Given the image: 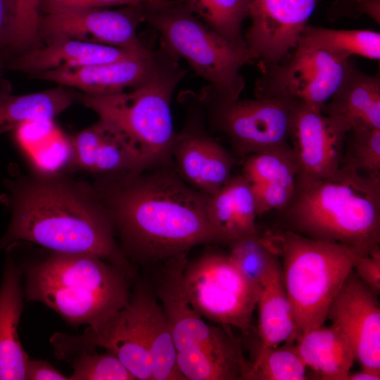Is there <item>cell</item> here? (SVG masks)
<instances>
[{"label":"cell","mask_w":380,"mask_h":380,"mask_svg":"<svg viewBox=\"0 0 380 380\" xmlns=\"http://www.w3.org/2000/svg\"><path fill=\"white\" fill-rule=\"evenodd\" d=\"M15 17V0H0V50L8 48Z\"/></svg>","instance_id":"f35d334b"},{"label":"cell","mask_w":380,"mask_h":380,"mask_svg":"<svg viewBox=\"0 0 380 380\" xmlns=\"http://www.w3.org/2000/svg\"><path fill=\"white\" fill-rule=\"evenodd\" d=\"M44 42V45L14 57L8 67L32 75L56 68L112 63L139 56L123 49L68 37H53Z\"/></svg>","instance_id":"ffe728a7"},{"label":"cell","mask_w":380,"mask_h":380,"mask_svg":"<svg viewBox=\"0 0 380 380\" xmlns=\"http://www.w3.org/2000/svg\"><path fill=\"white\" fill-rule=\"evenodd\" d=\"M241 175L250 184L258 214L281 210L293 194L298 175L289 143L245 157Z\"/></svg>","instance_id":"d6986e66"},{"label":"cell","mask_w":380,"mask_h":380,"mask_svg":"<svg viewBox=\"0 0 380 380\" xmlns=\"http://www.w3.org/2000/svg\"><path fill=\"white\" fill-rule=\"evenodd\" d=\"M189 111L185 126L177 133L171 162L178 175L190 186L211 195L227 182L232 175L236 157L217 139L207 134L203 116L198 109Z\"/></svg>","instance_id":"5bb4252c"},{"label":"cell","mask_w":380,"mask_h":380,"mask_svg":"<svg viewBox=\"0 0 380 380\" xmlns=\"http://www.w3.org/2000/svg\"><path fill=\"white\" fill-rule=\"evenodd\" d=\"M318 0H248L251 25L243 34L258 65L281 63L298 46Z\"/></svg>","instance_id":"4fadbf2b"},{"label":"cell","mask_w":380,"mask_h":380,"mask_svg":"<svg viewBox=\"0 0 380 380\" xmlns=\"http://www.w3.org/2000/svg\"><path fill=\"white\" fill-rule=\"evenodd\" d=\"M144 6L119 10L104 8H59L40 16L39 35L44 41L68 37L86 42L127 50L144 58L156 51L148 48L137 34L144 21Z\"/></svg>","instance_id":"8fae6325"},{"label":"cell","mask_w":380,"mask_h":380,"mask_svg":"<svg viewBox=\"0 0 380 380\" xmlns=\"http://www.w3.org/2000/svg\"><path fill=\"white\" fill-rule=\"evenodd\" d=\"M182 286L203 318L243 332L250 328L260 288L243 276L228 253L210 251L187 260Z\"/></svg>","instance_id":"9c48e42d"},{"label":"cell","mask_w":380,"mask_h":380,"mask_svg":"<svg viewBox=\"0 0 380 380\" xmlns=\"http://www.w3.org/2000/svg\"><path fill=\"white\" fill-rule=\"evenodd\" d=\"M348 131L341 120L298 102L289 137L298 167V177L320 179L336 173Z\"/></svg>","instance_id":"9a60e30c"},{"label":"cell","mask_w":380,"mask_h":380,"mask_svg":"<svg viewBox=\"0 0 380 380\" xmlns=\"http://www.w3.org/2000/svg\"><path fill=\"white\" fill-rule=\"evenodd\" d=\"M350 59L298 44L285 61L260 66L255 98H284L322 110L342 82Z\"/></svg>","instance_id":"30bf717a"},{"label":"cell","mask_w":380,"mask_h":380,"mask_svg":"<svg viewBox=\"0 0 380 380\" xmlns=\"http://www.w3.org/2000/svg\"><path fill=\"white\" fill-rule=\"evenodd\" d=\"M307 368L325 380H347L355 360L346 336L336 326L324 324L308 329L293 341Z\"/></svg>","instance_id":"cb8c5ba5"},{"label":"cell","mask_w":380,"mask_h":380,"mask_svg":"<svg viewBox=\"0 0 380 380\" xmlns=\"http://www.w3.org/2000/svg\"><path fill=\"white\" fill-rule=\"evenodd\" d=\"M278 212L287 230L369 251L380 243V174L340 167L327 177H297L292 197Z\"/></svg>","instance_id":"3957f363"},{"label":"cell","mask_w":380,"mask_h":380,"mask_svg":"<svg viewBox=\"0 0 380 380\" xmlns=\"http://www.w3.org/2000/svg\"><path fill=\"white\" fill-rule=\"evenodd\" d=\"M353 272L376 294L380 293V247L360 253L355 262Z\"/></svg>","instance_id":"d590c367"},{"label":"cell","mask_w":380,"mask_h":380,"mask_svg":"<svg viewBox=\"0 0 380 380\" xmlns=\"http://www.w3.org/2000/svg\"><path fill=\"white\" fill-rule=\"evenodd\" d=\"M158 50L153 56L133 57L122 61L67 67L31 75L32 78L76 88L84 94L104 96L133 88L146 80L155 69Z\"/></svg>","instance_id":"ac0fdd59"},{"label":"cell","mask_w":380,"mask_h":380,"mask_svg":"<svg viewBox=\"0 0 380 380\" xmlns=\"http://www.w3.org/2000/svg\"><path fill=\"white\" fill-rule=\"evenodd\" d=\"M380 379V372L374 371L367 368L361 367V369L351 372L348 375L347 380H379Z\"/></svg>","instance_id":"b9f144b4"},{"label":"cell","mask_w":380,"mask_h":380,"mask_svg":"<svg viewBox=\"0 0 380 380\" xmlns=\"http://www.w3.org/2000/svg\"><path fill=\"white\" fill-rule=\"evenodd\" d=\"M63 86L24 95L0 91V134L35 121L53 120L75 98Z\"/></svg>","instance_id":"4316f807"},{"label":"cell","mask_w":380,"mask_h":380,"mask_svg":"<svg viewBox=\"0 0 380 380\" xmlns=\"http://www.w3.org/2000/svg\"><path fill=\"white\" fill-rule=\"evenodd\" d=\"M187 260L184 254L162 263L153 287L170 323L177 351L205 348L242 355L230 327L207 324L186 300L182 277Z\"/></svg>","instance_id":"7c38bea8"},{"label":"cell","mask_w":380,"mask_h":380,"mask_svg":"<svg viewBox=\"0 0 380 380\" xmlns=\"http://www.w3.org/2000/svg\"><path fill=\"white\" fill-rule=\"evenodd\" d=\"M26 380H70L49 362L30 359L25 371Z\"/></svg>","instance_id":"74e56055"},{"label":"cell","mask_w":380,"mask_h":380,"mask_svg":"<svg viewBox=\"0 0 380 380\" xmlns=\"http://www.w3.org/2000/svg\"><path fill=\"white\" fill-rule=\"evenodd\" d=\"M256 307L261 343L259 350L295 341L297 329L284 287L279 258L260 286Z\"/></svg>","instance_id":"484cf974"},{"label":"cell","mask_w":380,"mask_h":380,"mask_svg":"<svg viewBox=\"0 0 380 380\" xmlns=\"http://www.w3.org/2000/svg\"><path fill=\"white\" fill-rule=\"evenodd\" d=\"M340 167L365 175L380 174V129L349 130L345 137Z\"/></svg>","instance_id":"d6a6232c"},{"label":"cell","mask_w":380,"mask_h":380,"mask_svg":"<svg viewBox=\"0 0 380 380\" xmlns=\"http://www.w3.org/2000/svg\"><path fill=\"white\" fill-rule=\"evenodd\" d=\"M355 0H334L331 8V18L355 13Z\"/></svg>","instance_id":"60d3db41"},{"label":"cell","mask_w":380,"mask_h":380,"mask_svg":"<svg viewBox=\"0 0 380 380\" xmlns=\"http://www.w3.org/2000/svg\"><path fill=\"white\" fill-rule=\"evenodd\" d=\"M42 0H15V17L8 48L23 53L41 46L39 11Z\"/></svg>","instance_id":"e575fe53"},{"label":"cell","mask_w":380,"mask_h":380,"mask_svg":"<svg viewBox=\"0 0 380 380\" xmlns=\"http://www.w3.org/2000/svg\"><path fill=\"white\" fill-rule=\"evenodd\" d=\"M6 186L4 201L11 218L0 248L23 241L51 252L91 255L135 277L92 184L64 173L34 172L8 181Z\"/></svg>","instance_id":"7a4b0ae2"},{"label":"cell","mask_w":380,"mask_h":380,"mask_svg":"<svg viewBox=\"0 0 380 380\" xmlns=\"http://www.w3.org/2000/svg\"><path fill=\"white\" fill-rule=\"evenodd\" d=\"M207 215L228 246L239 239L258 234L254 196L249 183L241 175H233L208 196Z\"/></svg>","instance_id":"603a6c76"},{"label":"cell","mask_w":380,"mask_h":380,"mask_svg":"<svg viewBox=\"0 0 380 380\" xmlns=\"http://www.w3.org/2000/svg\"><path fill=\"white\" fill-rule=\"evenodd\" d=\"M176 362L186 380L243 379L248 367L243 355L205 348L177 351Z\"/></svg>","instance_id":"f1b7e54d"},{"label":"cell","mask_w":380,"mask_h":380,"mask_svg":"<svg viewBox=\"0 0 380 380\" xmlns=\"http://www.w3.org/2000/svg\"><path fill=\"white\" fill-rule=\"evenodd\" d=\"M229 257L252 284L261 286L272 265L279 258L268 235L248 236L234 241L229 245Z\"/></svg>","instance_id":"1f68e13d"},{"label":"cell","mask_w":380,"mask_h":380,"mask_svg":"<svg viewBox=\"0 0 380 380\" xmlns=\"http://www.w3.org/2000/svg\"><path fill=\"white\" fill-rule=\"evenodd\" d=\"M67 361L71 362L73 369L70 380H135L122 363L107 351L82 350Z\"/></svg>","instance_id":"836d02e7"},{"label":"cell","mask_w":380,"mask_h":380,"mask_svg":"<svg viewBox=\"0 0 380 380\" xmlns=\"http://www.w3.org/2000/svg\"><path fill=\"white\" fill-rule=\"evenodd\" d=\"M165 0H42L44 12L59 8H105L113 6H139L160 3Z\"/></svg>","instance_id":"8d00e7d4"},{"label":"cell","mask_w":380,"mask_h":380,"mask_svg":"<svg viewBox=\"0 0 380 380\" xmlns=\"http://www.w3.org/2000/svg\"><path fill=\"white\" fill-rule=\"evenodd\" d=\"M268 236L280 259L298 337L324 324L331 302L353 271L357 256L365 252L287 229Z\"/></svg>","instance_id":"8992f818"},{"label":"cell","mask_w":380,"mask_h":380,"mask_svg":"<svg viewBox=\"0 0 380 380\" xmlns=\"http://www.w3.org/2000/svg\"><path fill=\"white\" fill-rule=\"evenodd\" d=\"M356 14H365L377 24H380V0H369L355 6Z\"/></svg>","instance_id":"ab89813d"},{"label":"cell","mask_w":380,"mask_h":380,"mask_svg":"<svg viewBox=\"0 0 380 380\" xmlns=\"http://www.w3.org/2000/svg\"><path fill=\"white\" fill-rule=\"evenodd\" d=\"M92 186L127 258L162 264L201 245H227L207 215L208 196L187 184L172 162L97 176Z\"/></svg>","instance_id":"6da1fadb"},{"label":"cell","mask_w":380,"mask_h":380,"mask_svg":"<svg viewBox=\"0 0 380 380\" xmlns=\"http://www.w3.org/2000/svg\"><path fill=\"white\" fill-rule=\"evenodd\" d=\"M22 268L6 259L0 284V380H24L30 359L18 336L23 309Z\"/></svg>","instance_id":"44dd1931"},{"label":"cell","mask_w":380,"mask_h":380,"mask_svg":"<svg viewBox=\"0 0 380 380\" xmlns=\"http://www.w3.org/2000/svg\"><path fill=\"white\" fill-rule=\"evenodd\" d=\"M133 291L139 303L153 380H186L178 370L171 327L153 287L139 281Z\"/></svg>","instance_id":"d4e9b609"},{"label":"cell","mask_w":380,"mask_h":380,"mask_svg":"<svg viewBox=\"0 0 380 380\" xmlns=\"http://www.w3.org/2000/svg\"><path fill=\"white\" fill-rule=\"evenodd\" d=\"M23 272L27 300L44 304L73 326L98 327L125 306L131 296L132 279L91 255L50 251Z\"/></svg>","instance_id":"277c9868"},{"label":"cell","mask_w":380,"mask_h":380,"mask_svg":"<svg viewBox=\"0 0 380 380\" xmlns=\"http://www.w3.org/2000/svg\"><path fill=\"white\" fill-rule=\"evenodd\" d=\"M184 74L179 61L159 49L152 73L130 91L104 96L82 93L75 98L122 134L147 166L170 163L177 135L171 100Z\"/></svg>","instance_id":"5b68a950"},{"label":"cell","mask_w":380,"mask_h":380,"mask_svg":"<svg viewBox=\"0 0 380 380\" xmlns=\"http://www.w3.org/2000/svg\"><path fill=\"white\" fill-rule=\"evenodd\" d=\"M322 113L345 123L349 130L380 129V78L365 74L350 61L345 76Z\"/></svg>","instance_id":"7402d4cb"},{"label":"cell","mask_w":380,"mask_h":380,"mask_svg":"<svg viewBox=\"0 0 380 380\" xmlns=\"http://www.w3.org/2000/svg\"><path fill=\"white\" fill-rule=\"evenodd\" d=\"M307 367L298 354L293 341L281 347L259 350L255 360L248 364L243 379L305 380Z\"/></svg>","instance_id":"4dcf8cb0"},{"label":"cell","mask_w":380,"mask_h":380,"mask_svg":"<svg viewBox=\"0 0 380 380\" xmlns=\"http://www.w3.org/2000/svg\"><path fill=\"white\" fill-rule=\"evenodd\" d=\"M70 170L97 176L124 173L146 167L139 151L119 131L99 120L70 137Z\"/></svg>","instance_id":"e0dca14e"},{"label":"cell","mask_w":380,"mask_h":380,"mask_svg":"<svg viewBox=\"0 0 380 380\" xmlns=\"http://www.w3.org/2000/svg\"><path fill=\"white\" fill-rule=\"evenodd\" d=\"M196 95L210 128L229 139L236 157L244 158L289 143L298 101L277 97L227 99L209 84Z\"/></svg>","instance_id":"ba28073f"},{"label":"cell","mask_w":380,"mask_h":380,"mask_svg":"<svg viewBox=\"0 0 380 380\" xmlns=\"http://www.w3.org/2000/svg\"><path fill=\"white\" fill-rule=\"evenodd\" d=\"M181 1L222 37L232 43L246 46L242 27L248 18V0Z\"/></svg>","instance_id":"f546056e"},{"label":"cell","mask_w":380,"mask_h":380,"mask_svg":"<svg viewBox=\"0 0 380 380\" xmlns=\"http://www.w3.org/2000/svg\"><path fill=\"white\" fill-rule=\"evenodd\" d=\"M144 21L158 34L160 50L184 60L223 98L239 99L245 87L241 70L254 61L247 46L222 37L181 0L145 6Z\"/></svg>","instance_id":"52a82bcc"},{"label":"cell","mask_w":380,"mask_h":380,"mask_svg":"<svg viewBox=\"0 0 380 380\" xmlns=\"http://www.w3.org/2000/svg\"><path fill=\"white\" fill-rule=\"evenodd\" d=\"M377 295L353 271L331 302L327 319L349 341L361 367L380 372Z\"/></svg>","instance_id":"2e32d148"},{"label":"cell","mask_w":380,"mask_h":380,"mask_svg":"<svg viewBox=\"0 0 380 380\" xmlns=\"http://www.w3.org/2000/svg\"><path fill=\"white\" fill-rule=\"evenodd\" d=\"M298 44L346 60L354 56L380 59V33L372 30H335L308 25Z\"/></svg>","instance_id":"83f0119b"},{"label":"cell","mask_w":380,"mask_h":380,"mask_svg":"<svg viewBox=\"0 0 380 380\" xmlns=\"http://www.w3.org/2000/svg\"><path fill=\"white\" fill-rule=\"evenodd\" d=\"M369 1V0H355V6H356L357 4L362 2V1Z\"/></svg>","instance_id":"7bdbcfd3"}]
</instances>
